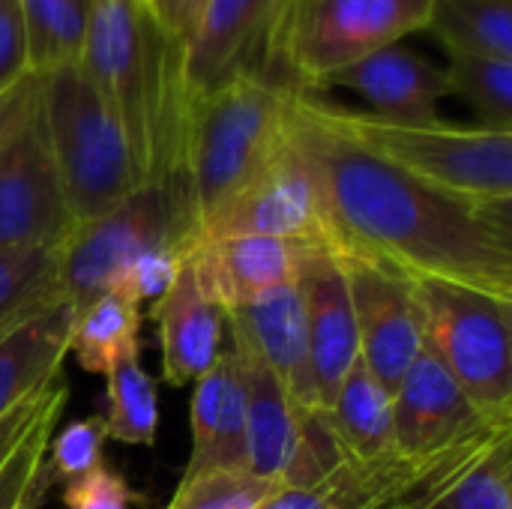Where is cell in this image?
Instances as JSON below:
<instances>
[{"instance_id":"obj_1","label":"cell","mask_w":512,"mask_h":509,"mask_svg":"<svg viewBox=\"0 0 512 509\" xmlns=\"http://www.w3.org/2000/svg\"><path fill=\"white\" fill-rule=\"evenodd\" d=\"M291 135L333 255L512 300V204L468 201L411 177L345 135L315 93L294 90Z\"/></svg>"},{"instance_id":"obj_2","label":"cell","mask_w":512,"mask_h":509,"mask_svg":"<svg viewBox=\"0 0 512 509\" xmlns=\"http://www.w3.org/2000/svg\"><path fill=\"white\" fill-rule=\"evenodd\" d=\"M78 66L117 114L144 180L186 186L180 54L141 0L90 3Z\"/></svg>"},{"instance_id":"obj_3","label":"cell","mask_w":512,"mask_h":509,"mask_svg":"<svg viewBox=\"0 0 512 509\" xmlns=\"http://www.w3.org/2000/svg\"><path fill=\"white\" fill-rule=\"evenodd\" d=\"M291 99L294 90L273 78L237 72L186 105L180 171L198 231L282 153Z\"/></svg>"},{"instance_id":"obj_4","label":"cell","mask_w":512,"mask_h":509,"mask_svg":"<svg viewBox=\"0 0 512 509\" xmlns=\"http://www.w3.org/2000/svg\"><path fill=\"white\" fill-rule=\"evenodd\" d=\"M432 0H279L261 75L297 93H321L363 57L426 30Z\"/></svg>"},{"instance_id":"obj_5","label":"cell","mask_w":512,"mask_h":509,"mask_svg":"<svg viewBox=\"0 0 512 509\" xmlns=\"http://www.w3.org/2000/svg\"><path fill=\"white\" fill-rule=\"evenodd\" d=\"M39 114L75 225L111 213L147 183L117 114L78 63L39 75Z\"/></svg>"},{"instance_id":"obj_6","label":"cell","mask_w":512,"mask_h":509,"mask_svg":"<svg viewBox=\"0 0 512 509\" xmlns=\"http://www.w3.org/2000/svg\"><path fill=\"white\" fill-rule=\"evenodd\" d=\"M324 111L357 144L435 189L483 204H512V132L444 120L393 123L336 102H324Z\"/></svg>"},{"instance_id":"obj_7","label":"cell","mask_w":512,"mask_h":509,"mask_svg":"<svg viewBox=\"0 0 512 509\" xmlns=\"http://www.w3.org/2000/svg\"><path fill=\"white\" fill-rule=\"evenodd\" d=\"M423 348L465 396L512 429V300L444 279H414Z\"/></svg>"},{"instance_id":"obj_8","label":"cell","mask_w":512,"mask_h":509,"mask_svg":"<svg viewBox=\"0 0 512 509\" xmlns=\"http://www.w3.org/2000/svg\"><path fill=\"white\" fill-rule=\"evenodd\" d=\"M195 246L198 225L186 186L144 183L111 213L78 222L60 249V288L78 309L108 294L126 267L156 246Z\"/></svg>"},{"instance_id":"obj_9","label":"cell","mask_w":512,"mask_h":509,"mask_svg":"<svg viewBox=\"0 0 512 509\" xmlns=\"http://www.w3.org/2000/svg\"><path fill=\"white\" fill-rule=\"evenodd\" d=\"M75 219L66 207L36 96L0 141V252L63 246Z\"/></svg>"},{"instance_id":"obj_10","label":"cell","mask_w":512,"mask_h":509,"mask_svg":"<svg viewBox=\"0 0 512 509\" xmlns=\"http://www.w3.org/2000/svg\"><path fill=\"white\" fill-rule=\"evenodd\" d=\"M510 432L465 396L429 348L417 354L393 390V438L408 459L474 456Z\"/></svg>"},{"instance_id":"obj_11","label":"cell","mask_w":512,"mask_h":509,"mask_svg":"<svg viewBox=\"0 0 512 509\" xmlns=\"http://www.w3.org/2000/svg\"><path fill=\"white\" fill-rule=\"evenodd\" d=\"M336 258L342 264L351 297L360 360L393 396V390L423 351V321L414 279L363 258Z\"/></svg>"},{"instance_id":"obj_12","label":"cell","mask_w":512,"mask_h":509,"mask_svg":"<svg viewBox=\"0 0 512 509\" xmlns=\"http://www.w3.org/2000/svg\"><path fill=\"white\" fill-rule=\"evenodd\" d=\"M213 237H276L327 249L318 192L291 132L282 153L201 225L198 240Z\"/></svg>"},{"instance_id":"obj_13","label":"cell","mask_w":512,"mask_h":509,"mask_svg":"<svg viewBox=\"0 0 512 509\" xmlns=\"http://www.w3.org/2000/svg\"><path fill=\"white\" fill-rule=\"evenodd\" d=\"M474 456L408 459L390 453L381 459H342L330 474L303 489H279L258 509H399L417 507Z\"/></svg>"},{"instance_id":"obj_14","label":"cell","mask_w":512,"mask_h":509,"mask_svg":"<svg viewBox=\"0 0 512 509\" xmlns=\"http://www.w3.org/2000/svg\"><path fill=\"white\" fill-rule=\"evenodd\" d=\"M225 336L237 351L258 360L285 387L300 414L324 411L309 366L300 282H291L240 309L225 312Z\"/></svg>"},{"instance_id":"obj_15","label":"cell","mask_w":512,"mask_h":509,"mask_svg":"<svg viewBox=\"0 0 512 509\" xmlns=\"http://www.w3.org/2000/svg\"><path fill=\"white\" fill-rule=\"evenodd\" d=\"M300 291L306 309V342H309V366L321 408L327 411L348 378V372L360 360L357 324L351 312V297L345 285V273L339 258L312 246L300 267Z\"/></svg>"},{"instance_id":"obj_16","label":"cell","mask_w":512,"mask_h":509,"mask_svg":"<svg viewBox=\"0 0 512 509\" xmlns=\"http://www.w3.org/2000/svg\"><path fill=\"white\" fill-rule=\"evenodd\" d=\"M279 0H210L180 57L183 108L237 72H261L264 42ZM186 114V111H183Z\"/></svg>"},{"instance_id":"obj_17","label":"cell","mask_w":512,"mask_h":509,"mask_svg":"<svg viewBox=\"0 0 512 509\" xmlns=\"http://www.w3.org/2000/svg\"><path fill=\"white\" fill-rule=\"evenodd\" d=\"M309 249L276 237H213L195 243L189 264L201 291L231 312L297 282Z\"/></svg>"},{"instance_id":"obj_18","label":"cell","mask_w":512,"mask_h":509,"mask_svg":"<svg viewBox=\"0 0 512 509\" xmlns=\"http://www.w3.org/2000/svg\"><path fill=\"white\" fill-rule=\"evenodd\" d=\"M189 426L192 453L180 480L207 474H249L243 363L231 345H222L216 363L195 381Z\"/></svg>"},{"instance_id":"obj_19","label":"cell","mask_w":512,"mask_h":509,"mask_svg":"<svg viewBox=\"0 0 512 509\" xmlns=\"http://www.w3.org/2000/svg\"><path fill=\"white\" fill-rule=\"evenodd\" d=\"M330 87H348L369 105V114L393 123H438V105L450 96L444 69L402 45L381 48L342 69Z\"/></svg>"},{"instance_id":"obj_20","label":"cell","mask_w":512,"mask_h":509,"mask_svg":"<svg viewBox=\"0 0 512 509\" xmlns=\"http://www.w3.org/2000/svg\"><path fill=\"white\" fill-rule=\"evenodd\" d=\"M150 318L159 330L162 381L168 387L195 384L222 351L225 312L201 291L189 261L168 294L150 306Z\"/></svg>"},{"instance_id":"obj_21","label":"cell","mask_w":512,"mask_h":509,"mask_svg":"<svg viewBox=\"0 0 512 509\" xmlns=\"http://www.w3.org/2000/svg\"><path fill=\"white\" fill-rule=\"evenodd\" d=\"M72 318L75 306L57 300L0 333V420L60 378L69 354Z\"/></svg>"},{"instance_id":"obj_22","label":"cell","mask_w":512,"mask_h":509,"mask_svg":"<svg viewBox=\"0 0 512 509\" xmlns=\"http://www.w3.org/2000/svg\"><path fill=\"white\" fill-rule=\"evenodd\" d=\"M237 357L243 363V387H246L249 474L261 477L267 483H276L282 489V483L297 459V450L303 444L309 414L297 411V405L291 402L285 387L258 360H252L243 351H237Z\"/></svg>"},{"instance_id":"obj_23","label":"cell","mask_w":512,"mask_h":509,"mask_svg":"<svg viewBox=\"0 0 512 509\" xmlns=\"http://www.w3.org/2000/svg\"><path fill=\"white\" fill-rule=\"evenodd\" d=\"M327 423L345 459H381L399 453L393 438V396L363 366V360H357L342 381L333 405L327 408Z\"/></svg>"},{"instance_id":"obj_24","label":"cell","mask_w":512,"mask_h":509,"mask_svg":"<svg viewBox=\"0 0 512 509\" xmlns=\"http://www.w3.org/2000/svg\"><path fill=\"white\" fill-rule=\"evenodd\" d=\"M141 306L108 291L75 312L69 354L84 372L108 375L123 360H141Z\"/></svg>"},{"instance_id":"obj_25","label":"cell","mask_w":512,"mask_h":509,"mask_svg":"<svg viewBox=\"0 0 512 509\" xmlns=\"http://www.w3.org/2000/svg\"><path fill=\"white\" fill-rule=\"evenodd\" d=\"M426 30L444 51H477L512 60V0H432Z\"/></svg>"},{"instance_id":"obj_26","label":"cell","mask_w":512,"mask_h":509,"mask_svg":"<svg viewBox=\"0 0 512 509\" xmlns=\"http://www.w3.org/2000/svg\"><path fill=\"white\" fill-rule=\"evenodd\" d=\"M60 249H3L0 252V333L48 309L63 297Z\"/></svg>"},{"instance_id":"obj_27","label":"cell","mask_w":512,"mask_h":509,"mask_svg":"<svg viewBox=\"0 0 512 509\" xmlns=\"http://www.w3.org/2000/svg\"><path fill=\"white\" fill-rule=\"evenodd\" d=\"M66 402H69V390L60 378L51 387L42 414L36 417L24 441L0 468V509H39L45 504V495L54 483L45 468V450L66 411Z\"/></svg>"},{"instance_id":"obj_28","label":"cell","mask_w":512,"mask_h":509,"mask_svg":"<svg viewBox=\"0 0 512 509\" xmlns=\"http://www.w3.org/2000/svg\"><path fill=\"white\" fill-rule=\"evenodd\" d=\"M450 96L465 99L480 126L512 132V60L477 51H447Z\"/></svg>"},{"instance_id":"obj_29","label":"cell","mask_w":512,"mask_h":509,"mask_svg":"<svg viewBox=\"0 0 512 509\" xmlns=\"http://www.w3.org/2000/svg\"><path fill=\"white\" fill-rule=\"evenodd\" d=\"M411 509H512V432Z\"/></svg>"},{"instance_id":"obj_30","label":"cell","mask_w":512,"mask_h":509,"mask_svg":"<svg viewBox=\"0 0 512 509\" xmlns=\"http://www.w3.org/2000/svg\"><path fill=\"white\" fill-rule=\"evenodd\" d=\"M93 0H21L30 69L36 75L78 63Z\"/></svg>"},{"instance_id":"obj_31","label":"cell","mask_w":512,"mask_h":509,"mask_svg":"<svg viewBox=\"0 0 512 509\" xmlns=\"http://www.w3.org/2000/svg\"><path fill=\"white\" fill-rule=\"evenodd\" d=\"M105 435L129 447H153L159 435V384L141 360H123L108 375Z\"/></svg>"},{"instance_id":"obj_32","label":"cell","mask_w":512,"mask_h":509,"mask_svg":"<svg viewBox=\"0 0 512 509\" xmlns=\"http://www.w3.org/2000/svg\"><path fill=\"white\" fill-rule=\"evenodd\" d=\"M279 486L252 474H207L180 480L165 509H258Z\"/></svg>"},{"instance_id":"obj_33","label":"cell","mask_w":512,"mask_h":509,"mask_svg":"<svg viewBox=\"0 0 512 509\" xmlns=\"http://www.w3.org/2000/svg\"><path fill=\"white\" fill-rule=\"evenodd\" d=\"M105 420L102 417H84L72 420L63 429H54L48 450H45V468L51 480H78L102 465V447H105Z\"/></svg>"},{"instance_id":"obj_34","label":"cell","mask_w":512,"mask_h":509,"mask_svg":"<svg viewBox=\"0 0 512 509\" xmlns=\"http://www.w3.org/2000/svg\"><path fill=\"white\" fill-rule=\"evenodd\" d=\"M192 249L195 246H174V243H168V246H156V249L138 255L126 267V273L114 282L111 291L123 294L135 306H144V303L153 306L177 282V276H180L183 264L189 261Z\"/></svg>"},{"instance_id":"obj_35","label":"cell","mask_w":512,"mask_h":509,"mask_svg":"<svg viewBox=\"0 0 512 509\" xmlns=\"http://www.w3.org/2000/svg\"><path fill=\"white\" fill-rule=\"evenodd\" d=\"M63 507L66 509H150L147 498L135 492L117 471L108 465H99L96 471L69 480L63 489Z\"/></svg>"},{"instance_id":"obj_36","label":"cell","mask_w":512,"mask_h":509,"mask_svg":"<svg viewBox=\"0 0 512 509\" xmlns=\"http://www.w3.org/2000/svg\"><path fill=\"white\" fill-rule=\"evenodd\" d=\"M30 48L21 0H0V96L30 75Z\"/></svg>"},{"instance_id":"obj_37","label":"cell","mask_w":512,"mask_h":509,"mask_svg":"<svg viewBox=\"0 0 512 509\" xmlns=\"http://www.w3.org/2000/svg\"><path fill=\"white\" fill-rule=\"evenodd\" d=\"M36 84H39V75L36 72H30L24 81H18L12 90H6L3 96H0V141H3V135H6V129L12 126V120L24 111V105L36 96Z\"/></svg>"},{"instance_id":"obj_38","label":"cell","mask_w":512,"mask_h":509,"mask_svg":"<svg viewBox=\"0 0 512 509\" xmlns=\"http://www.w3.org/2000/svg\"><path fill=\"white\" fill-rule=\"evenodd\" d=\"M210 0H177V15H174V45H177V54L183 57L186 45L192 42L201 18H204V9H207Z\"/></svg>"},{"instance_id":"obj_39","label":"cell","mask_w":512,"mask_h":509,"mask_svg":"<svg viewBox=\"0 0 512 509\" xmlns=\"http://www.w3.org/2000/svg\"><path fill=\"white\" fill-rule=\"evenodd\" d=\"M141 6L147 9V15L159 24L162 33L171 36L174 42V15H177V0H141Z\"/></svg>"},{"instance_id":"obj_40","label":"cell","mask_w":512,"mask_h":509,"mask_svg":"<svg viewBox=\"0 0 512 509\" xmlns=\"http://www.w3.org/2000/svg\"><path fill=\"white\" fill-rule=\"evenodd\" d=\"M399 509H411V507H399Z\"/></svg>"}]
</instances>
